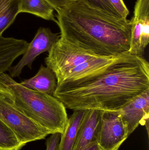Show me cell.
Masks as SVG:
<instances>
[{"label":"cell","instance_id":"6da1fadb","mask_svg":"<svg viewBox=\"0 0 149 150\" xmlns=\"http://www.w3.org/2000/svg\"><path fill=\"white\" fill-rule=\"evenodd\" d=\"M148 89L149 62L127 52L94 73L57 84L53 96L73 111H118Z\"/></svg>","mask_w":149,"mask_h":150},{"label":"cell","instance_id":"7a4b0ae2","mask_svg":"<svg viewBox=\"0 0 149 150\" xmlns=\"http://www.w3.org/2000/svg\"><path fill=\"white\" fill-rule=\"evenodd\" d=\"M57 12L61 38L99 56L128 52L130 20L79 1L71 2Z\"/></svg>","mask_w":149,"mask_h":150},{"label":"cell","instance_id":"3957f363","mask_svg":"<svg viewBox=\"0 0 149 150\" xmlns=\"http://www.w3.org/2000/svg\"><path fill=\"white\" fill-rule=\"evenodd\" d=\"M0 93L49 134L64 132L69 120L66 108L54 96L26 88L5 73L0 74Z\"/></svg>","mask_w":149,"mask_h":150},{"label":"cell","instance_id":"277c9868","mask_svg":"<svg viewBox=\"0 0 149 150\" xmlns=\"http://www.w3.org/2000/svg\"><path fill=\"white\" fill-rule=\"evenodd\" d=\"M48 53L45 63L47 67L55 74L57 81L69 70L85 62L100 56L60 37Z\"/></svg>","mask_w":149,"mask_h":150},{"label":"cell","instance_id":"5b68a950","mask_svg":"<svg viewBox=\"0 0 149 150\" xmlns=\"http://www.w3.org/2000/svg\"><path fill=\"white\" fill-rule=\"evenodd\" d=\"M0 120L23 144L44 139L47 131L20 112L0 93Z\"/></svg>","mask_w":149,"mask_h":150},{"label":"cell","instance_id":"8992f818","mask_svg":"<svg viewBox=\"0 0 149 150\" xmlns=\"http://www.w3.org/2000/svg\"><path fill=\"white\" fill-rule=\"evenodd\" d=\"M128 137L118 111H102L96 137L99 150H118Z\"/></svg>","mask_w":149,"mask_h":150},{"label":"cell","instance_id":"52a82bcc","mask_svg":"<svg viewBox=\"0 0 149 150\" xmlns=\"http://www.w3.org/2000/svg\"><path fill=\"white\" fill-rule=\"evenodd\" d=\"M130 48L128 52L143 57L149 43V0H137L131 20Z\"/></svg>","mask_w":149,"mask_h":150},{"label":"cell","instance_id":"ba28073f","mask_svg":"<svg viewBox=\"0 0 149 150\" xmlns=\"http://www.w3.org/2000/svg\"><path fill=\"white\" fill-rule=\"evenodd\" d=\"M59 38L60 35L53 33L50 28L40 27L32 41L28 44L22 59L15 66L10 69L9 76L12 78L19 76L26 66L31 69L36 58L43 53L49 52Z\"/></svg>","mask_w":149,"mask_h":150},{"label":"cell","instance_id":"9c48e42d","mask_svg":"<svg viewBox=\"0 0 149 150\" xmlns=\"http://www.w3.org/2000/svg\"><path fill=\"white\" fill-rule=\"evenodd\" d=\"M118 112L129 136L140 124L145 126L149 123V89L135 98Z\"/></svg>","mask_w":149,"mask_h":150},{"label":"cell","instance_id":"30bf717a","mask_svg":"<svg viewBox=\"0 0 149 150\" xmlns=\"http://www.w3.org/2000/svg\"><path fill=\"white\" fill-rule=\"evenodd\" d=\"M101 112V110L98 109L86 110L73 150H83L89 144L96 141Z\"/></svg>","mask_w":149,"mask_h":150},{"label":"cell","instance_id":"8fae6325","mask_svg":"<svg viewBox=\"0 0 149 150\" xmlns=\"http://www.w3.org/2000/svg\"><path fill=\"white\" fill-rule=\"evenodd\" d=\"M28 44L24 40L0 36V74L9 71L14 62L23 54Z\"/></svg>","mask_w":149,"mask_h":150},{"label":"cell","instance_id":"7c38bea8","mask_svg":"<svg viewBox=\"0 0 149 150\" xmlns=\"http://www.w3.org/2000/svg\"><path fill=\"white\" fill-rule=\"evenodd\" d=\"M31 90L53 96L57 87L55 74L48 67L41 65L36 74L20 83Z\"/></svg>","mask_w":149,"mask_h":150},{"label":"cell","instance_id":"4fadbf2b","mask_svg":"<svg viewBox=\"0 0 149 150\" xmlns=\"http://www.w3.org/2000/svg\"><path fill=\"white\" fill-rule=\"evenodd\" d=\"M120 55L115 56H100L85 62L65 73L61 78L57 81V84L74 80L101 69L110 65Z\"/></svg>","mask_w":149,"mask_h":150},{"label":"cell","instance_id":"5bb4252c","mask_svg":"<svg viewBox=\"0 0 149 150\" xmlns=\"http://www.w3.org/2000/svg\"><path fill=\"white\" fill-rule=\"evenodd\" d=\"M86 110L73 111L68 120L67 127L61 134L58 150H73Z\"/></svg>","mask_w":149,"mask_h":150},{"label":"cell","instance_id":"9a60e30c","mask_svg":"<svg viewBox=\"0 0 149 150\" xmlns=\"http://www.w3.org/2000/svg\"><path fill=\"white\" fill-rule=\"evenodd\" d=\"M54 9L45 0H21L20 13L25 12L57 23Z\"/></svg>","mask_w":149,"mask_h":150},{"label":"cell","instance_id":"2e32d148","mask_svg":"<svg viewBox=\"0 0 149 150\" xmlns=\"http://www.w3.org/2000/svg\"><path fill=\"white\" fill-rule=\"evenodd\" d=\"M21 0H0V36L20 13Z\"/></svg>","mask_w":149,"mask_h":150},{"label":"cell","instance_id":"e0dca14e","mask_svg":"<svg viewBox=\"0 0 149 150\" xmlns=\"http://www.w3.org/2000/svg\"><path fill=\"white\" fill-rule=\"evenodd\" d=\"M24 145L17 140L11 129L0 120V150H20Z\"/></svg>","mask_w":149,"mask_h":150},{"label":"cell","instance_id":"ac0fdd59","mask_svg":"<svg viewBox=\"0 0 149 150\" xmlns=\"http://www.w3.org/2000/svg\"><path fill=\"white\" fill-rule=\"evenodd\" d=\"M114 16H121L108 0H75Z\"/></svg>","mask_w":149,"mask_h":150},{"label":"cell","instance_id":"d6986e66","mask_svg":"<svg viewBox=\"0 0 149 150\" xmlns=\"http://www.w3.org/2000/svg\"><path fill=\"white\" fill-rule=\"evenodd\" d=\"M112 6L116 10L122 17L127 18L129 14V11L123 0H108Z\"/></svg>","mask_w":149,"mask_h":150},{"label":"cell","instance_id":"ffe728a7","mask_svg":"<svg viewBox=\"0 0 149 150\" xmlns=\"http://www.w3.org/2000/svg\"><path fill=\"white\" fill-rule=\"evenodd\" d=\"M61 134L55 133L47 139L46 142V150H58Z\"/></svg>","mask_w":149,"mask_h":150},{"label":"cell","instance_id":"44dd1931","mask_svg":"<svg viewBox=\"0 0 149 150\" xmlns=\"http://www.w3.org/2000/svg\"><path fill=\"white\" fill-rule=\"evenodd\" d=\"M49 4L57 11L59 9L75 0H45Z\"/></svg>","mask_w":149,"mask_h":150},{"label":"cell","instance_id":"7402d4cb","mask_svg":"<svg viewBox=\"0 0 149 150\" xmlns=\"http://www.w3.org/2000/svg\"><path fill=\"white\" fill-rule=\"evenodd\" d=\"M82 150H99L96 141L92 142Z\"/></svg>","mask_w":149,"mask_h":150}]
</instances>
